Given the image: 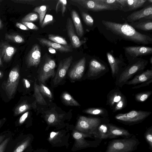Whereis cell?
I'll use <instances>...</instances> for the list:
<instances>
[{
	"label": "cell",
	"instance_id": "cell-25",
	"mask_svg": "<svg viewBox=\"0 0 152 152\" xmlns=\"http://www.w3.org/2000/svg\"><path fill=\"white\" fill-rule=\"evenodd\" d=\"M33 139L34 137L32 135L28 134L18 143L13 152H23L31 145Z\"/></svg>",
	"mask_w": 152,
	"mask_h": 152
},
{
	"label": "cell",
	"instance_id": "cell-33",
	"mask_svg": "<svg viewBox=\"0 0 152 152\" xmlns=\"http://www.w3.org/2000/svg\"><path fill=\"white\" fill-rule=\"evenodd\" d=\"M39 86L37 83L36 80H35L34 85V95L36 100L38 104L42 105H46V102L40 92Z\"/></svg>",
	"mask_w": 152,
	"mask_h": 152
},
{
	"label": "cell",
	"instance_id": "cell-52",
	"mask_svg": "<svg viewBox=\"0 0 152 152\" xmlns=\"http://www.w3.org/2000/svg\"><path fill=\"white\" fill-rule=\"evenodd\" d=\"M33 152H48V151L45 149H37Z\"/></svg>",
	"mask_w": 152,
	"mask_h": 152
},
{
	"label": "cell",
	"instance_id": "cell-54",
	"mask_svg": "<svg viewBox=\"0 0 152 152\" xmlns=\"http://www.w3.org/2000/svg\"><path fill=\"white\" fill-rule=\"evenodd\" d=\"M33 149L31 145L28 148L25 152H32Z\"/></svg>",
	"mask_w": 152,
	"mask_h": 152
},
{
	"label": "cell",
	"instance_id": "cell-37",
	"mask_svg": "<svg viewBox=\"0 0 152 152\" xmlns=\"http://www.w3.org/2000/svg\"><path fill=\"white\" fill-rule=\"evenodd\" d=\"M48 38L49 39L53 42L63 45H68L66 40L61 36L50 34L48 35Z\"/></svg>",
	"mask_w": 152,
	"mask_h": 152
},
{
	"label": "cell",
	"instance_id": "cell-3",
	"mask_svg": "<svg viewBox=\"0 0 152 152\" xmlns=\"http://www.w3.org/2000/svg\"><path fill=\"white\" fill-rule=\"evenodd\" d=\"M140 143L134 134L129 138L113 140L109 142L105 152H132Z\"/></svg>",
	"mask_w": 152,
	"mask_h": 152
},
{
	"label": "cell",
	"instance_id": "cell-47",
	"mask_svg": "<svg viewBox=\"0 0 152 152\" xmlns=\"http://www.w3.org/2000/svg\"><path fill=\"white\" fill-rule=\"evenodd\" d=\"M29 113V112L28 111L26 112L21 116L18 120V123L19 125H21L24 123L27 118Z\"/></svg>",
	"mask_w": 152,
	"mask_h": 152
},
{
	"label": "cell",
	"instance_id": "cell-8",
	"mask_svg": "<svg viewBox=\"0 0 152 152\" xmlns=\"http://www.w3.org/2000/svg\"><path fill=\"white\" fill-rule=\"evenodd\" d=\"M107 104L110 106L113 112H115L126 106V97L118 89H113L107 95Z\"/></svg>",
	"mask_w": 152,
	"mask_h": 152
},
{
	"label": "cell",
	"instance_id": "cell-2",
	"mask_svg": "<svg viewBox=\"0 0 152 152\" xmlns=\"http://www.w3.org/2000/svg\"><path fill=\"white\" fill-rule=\"evenodd\" d=\"M148 64L147 60L140 58L131 61L121 70L116 77L115 85L122 87L133 76L143 71Z\"/></svg>",
	"mask_w": 152,
	"mask_h": 152
},
{
	"label": "cell",
	"instance_id": "cell-55",
	"mask_svg": "<svg viewBox=\"0 0 152 152\" xmlns=\"http://www.w3.org/2000/svg\"><path fill=\"white\" fill-rule=\"evenodd\" d=\"M3 73L0 71V78H1L3 77Z\"/></svg>",
	"mask_w": 152,
	"mask_h": 152
},
{
	"label": "cell",
	"instance_id": "cell-21",
	"mask_svg": "<svg viewBox=\"0 0 152 152\" xmlns=\"http://www.w3.org/2000/svg\"><path fill=\"white\" fill-rule=\"evenodd\" d=\"M0 47V56L6 62L10 61L16 52V48L6 42L2 43Z\"/></svg>",
	"mask_w": 152,
	"mask_h": 152
},
{
	"label": "cell",
	"instance_id": "cell-7",
	"mask_svg": "<svg viewBox=\"0 0 152 152\" xmlns=\"http://www.w3.org/2000/svg\"><path fill=\"white\" fill-rule=\"evenodd\" d=\"M72 1L88 10L95 12L121 10L120 7L107 4L102 0H72Z\"/></svg>",
	"mask_w": 152,
	"mask_h": 152
},
{
	"label": "cell",
	"instance_id": "cell-45",
	"mask_svg": "<svg viewBox=\"0 0 152 152\" xmlns=\"http://www.w3.org/2000/svg\"><path fill=\"white\" fill-rule=\"evenodd\" d=\"M67 4V1L66 0H60L58 1L57 4V5L60 6L61 7L62 15L64 14L65 11Z\"/></svg>",
	"mask_w": 152,
	"mask_h": 152
},
{
	"label": "cell",
	"instance_id": "cell-39",
	"mask_svg": "<svg viewBox=\"0 0 152 152\" xmlns=\"http://www.w3.org/2000/svg\"><path fill=\"white\" fill-rule=\"evenodd\" d=\"M39 18L38 15L34 12L29 13L25 16L22 19L21 21L32 22L37 20Z\"/></svg>",
	"mask_w": 152,
	"mask_h": 152
},
{
	"label": "cell",
	"instance_id": "cell-1",
	"mask_svg": "<svg viewBox=\"0 0 152 152\" xmlns=\"http://www.w3.org/2000/svg\"><path fill=\"white\" fill-rule=\"evenodd\" d=\"M102 23L107 30L124 39L139 45H146L152 43L151 37L138 32L126 23H118L102 20Z\"/></svg>",
	"mask_w": 152,
	"mask_h": 152
},
{
	"label": "cell",
	"instance_id": "cell-12",
	"mask_svg": "<svg viewBox=\"0 0 152 152\" xmlns=\"http://www.w3.org/2000/svg\"><path fill=\"white\" fill-rule=\"evenodd\" d=\"M126 56L130 62L133 59L152 54V48L145 46H128L123 47Z\"/></svg>",
	"mask_w": 152,
	"mask_h": 152
},
{
	"label": "cell",
	"instance_id": "cell-35",
	"mask_svg": "<svg viewBox=\"0 0 152 152\" xmlns=\"http://www.w3.org/2000/svg\"><path fill=\"white\" fill-rule=\"evenodd\" d=\"M31 105L26 103H23L18 105L15 109L14 115L17 116L30 108Z\"/></svg>",
	"mask_w": 152,
	"mask_h": 152
},
{
	"label": "cell",
	"instance_id": "cell-28",
	"mask_svg": "<svg viewBox=\"0 0 152 152\" xmlns=\"http://www.w3.org/2000/svg\"><path fill=\"white\" fill-rule=\"evenodd\" d=\"M50 77H53L52 73L49 65L46 61L40 71L39 80L40 82L44 83Z\"/></svg>",
	"mask_w": 152,
	"mask_h": 152
},
{
	"label": "cell",
	"instance_id": "cell-36",
	"mask_svg": "<svg viewBox=\"0 0 152 152\" xmlns=\"http://www.w3.org/2000/svg\"><path fill=\"white\" fill-rule=\"evenodd\" d=\"M152 94L151 91H147L138 93L135 95V99L138 102H144L151 96Z\"/></svg>",
	"mask_w": 152,
	"mask_h": 152
},
{
	"label": "cell",
	"instance_id": "cell-26",
	"mask_svg": "<svg viewBox=\"0 0 152 152\" xmlns=\"http://www.w3.org/2000/svg\"><path fill=\"white\" fill-rule=\"evenodd\" d=\"M71 15L77 34L79 37H81L83 35L84 31L80 18L75 10L72 11Z\"/></svg>",
	"mask_w": 152,
	"mask_h": 152
},
{
	"label": "cell",
	"instance_id": "cell-34",
	"mask_svg": "<svg viewBox=\"0 0 152 152\" xmlns=\"http://www.w3.org/2000/svg\"><path fill=\"white\" fill-rule=\"evenodd\" d=\"M47 7L45 5L35 7L33 11L37 12L39 16V23L41 25L45 17L47 10Z\"/></svg>",
	"mask_w": 152,
	"mask_h": 152
},
{
	"label": "cell",
	"instance_id": "cell-15",
	"mask_svg": "<svg viewBox=\"0 0 152 152\" xmlns=\"http://www.w3.org/2000/svg\"><path fill=\"white\" fill-rule=\"evenodd\" d=\"M41 50L37 44L34 45L28 54L26 62L28 67L37 66L40 61Z\"/></svg>",
	"mask_w": 152,
	"mask_h": 152
},
{
	"label": "cell",
	"instance_id": "cell-42",
	"mask_svg": "<svg viewBox=\"0 0 152 152\" xmlns=\"http://www.w3.org/2000/svg\"><path fill=\"white\" fill-rule=\"evenodd\" d=\"M53 20V18L52 15L47 14L45 16L41 25V27L44 28L47 25L51 23Z\"/></svg>",
	"mask_w": 152,
	"mask_h": 152
},
{
	"label": "cell",
	"instance_id": "cell-53",
	"mask_svg": "<svg viewBox=\"0 0 152 152\" xmlns=\"http://www.w3.org/2000/svg\"><path fill=\"white\" fill-rule=\"evenodd\" d=\"M48 49L49 52L51 53L55 54L56 53V50L53 48L49 47Z\"/></svg>",
	"mask_w": 152,
	"mask_h": 152
},
{
	"label": "cell",
	"instance_id": "cell-18",
	"mask_svg": "<svg viewBox=\"0 0 152 152\" xmlns=\"http://www.w3.org/2000/svg\"><path fill=\"white\" fill-rule=\"evenodd\" d=\"M86 59L83 57L74 66L69 73V76L72 80L80 79L83 76L85 69Z\"/></svg>",
	"mask_w": 152,
	"mask_h": 152
},
{
	"label": "cell",
	"instance_id": "cell-30",
	"mask_svg": "<svg viewBox=\"0 0 152 152\" xmlns=\"http://www.w3.org/2000/svg\"><path fill=\"white\" fill-rule=\"evenodd\" d=\"M60 118L54 113H50L46 115L45 119L48 126H57L60 121Z\"/></svg>",
	"mask_w": 152,
	"mask_h": 152
},
{
	"label": "cell",
	"instance_id": "cell-4",
	"mask_svg": "<svg viewBox=\"0 0 152 152\" xmlns=\"http://www.w3.org/2000/svg\"><path fill=\"white\" fill-rule=\"evenodd\" d=\"M104 119L97 118L80 116L75 129L82 133L96 136L97 128L102 123L104 122Z\"/></svg>",
	"mask_w": 152,
	"mask_h": 152
},
{
	"label": "cell",
	"instance_id": "cell-27",
	"mask_svg": "<svg viewBox=\"0 0 152 152\" xmlns=\"http://www.w3.org/2000/svg\"><path fill=\"white\" fill-rule=\"evenodd\" d=\"M108 123L103 122L99 125L95 138L101 140L108 138L109 130Z\"/></svg>",
	"mask_w": 152,
	"mask_h": 152
},
{
	"label": "cell",
	"instance_id": "cell-17",
	"mask_svg": "<svg viewBox=\"0 0 152 152\" xmlns=\"http://www.w3.org/2000/svg\"><path fill=\"white\" fill-rule=\"evenodd\" d=\"M152 15V4H150L142 9L134 11L129 15L126 18L127 21L132 23L141 19Z\"/></svg>",
	"mask_w": 152,
	"mask_h": 152
},
{
	"label": "cell",
	"instance_id": "cell-14",
	"mask_svg": "<svg viewBox=\"0 0 152 152\" xmlns=\"http://www.w3.org/2000/svg\"><path fill=\"white\" fill-rule=\"evenodd\" d=\"M71 56L61 61L59 63L56 74L53 80L54 84L56 85L60 83L65 76L72 61Z\"/></svg>",
	"mask_w": 152,
	"mask_h": 152
},
{
	"label": "cell",
	"instance_id": "cell-31",
	"mask_svg": "<svg viewBox=\"0 0 152 152\" xmlns=\"http://www.w3.org/2000/svg\"><path fill=\"white\" fill-rule=\"evenodd\" d=\"M64 102L66 104L72 106H80V104L67 92H64L61 96Z\"/></svg>",
	"mask_w": 152,
	"mask_h": 152
},
{
	"label": "cell",
	"instance_id": "cell-16",
	"mask_svg": "<svg viewBox=\"0 0 152 152\" xmlns=\"http://www.w3.org/2000/svg\"><path fill=\"white\" fill-rule=\"evenodd\" d=\"M66 28L68 36L73 48H79L86 42V40H80L76 35L72 21L69 18L67 20Z\"/></svg>",
	"mask_w": 152,
	"mask_h": 152
},
{
	"label": "cell",
	"instance_id": "cell-11",
	"mask_svg": "<svg viewBox=\"0 0 152 152\" xmlns=\"http://www.w3.org/2000/svg\"><path fill=\"white\" fill-rule=\"evenodd\" d=\"M109 71L107 65L104 63L95 58L91 59L89 65L87 77L97 79Z\"/></svg>",
	"mask_w": 152,
	"mask_h": 152
},
{
	"label": "cell",
	"instance_id": "cell-58",
	"mask_svg": "<svg viewBox=\"0 0 152 152\" xmlns=\"http://www.w3.org/2000/svg\"><path fill=\"white\" fill-rule=\"evenodd\" d=\"M3 120H0V128L3 122Z\"/></svg>",
	"mask_w": 152,
	"mask_h": 152
},
{
	"label": "cell",
	"instance_id": "cell-9",
	"mask_svg": "<svg viewBox=\"0 0 152 152\" xmlns=\"http://www.w3.org/2000/svg\"><path fill=\"white\" fill-rule=\"evenodd\" d=\"M70 133L68 130L65 129L51 132L47 140L54 147L65 146L68 148L69 145V139Z\"/></svg>",
	"mask_w": 152,
	"mask_h": 152
},
{
	"label": "cell",
	"instance_id": "cell-56",
	"mask_svg": "<svg viewBox=\"0 0 152 152\" xmlns=\"http://www.w3.org/2000/svg\"><path fill=\"white\" fill-rule=\"evenodd\" d=\"M2 21L0 19V29L2 28Z\"/></svg>",
	"mask_w": 152,
	"mask_h": 152
},
{
	"label": "cell",
	"instance_id": "cell-19",
	"mask_svg": "<svg viewBox=\"0 0 152 152\" xmlns=\"http://www.w3.org/2000/svg\"><path fill=\"white\" fill-rule=\"evenodd\" d=\"M108 125L109 130L108 138L113 139L120 137L127 138L130 137L133 135L131 134L127 130L109 123Z\"/></svg>",
	"mask_w": 152,
	"mask_h": 152
},
{
	"label": "cell",
	"instance_id": "cell-41",
	"mask_svg": "<svg viewBox=\"0 0 152 152\" xmlns=\"http://www.w3.org/2000/svg\"><path fill=\"white\" fill-rule=\"evenodd\" d=\"M81 15L85 24L88 26H92L94 24V20L92 17L89 14L82 12Z\"/></svg>",
	"mask_w": 152,
	"mask_h": 152
},
{
	"label": "cell",
	"instance_id": "cell-20",
	"mask_svg": "<svg viewBox=\"0 0 152 152\" xmlns=\"http://www.w3.org/2000/svg\"><path fill=\"white\" fill-rule=\"evenodd\" d=\"M152 79V69H148L135 75L125 84L135 85L146 82Z\"/></svg>",
	"mask_w": 152,
	"mask_h": 152
},
{
	"label": "cell",
	"instance_id": "cell-43",
	"mask_svg": "<svg viewBox=\"0 0 152 152\" xmlns=\"http://www.w3.org/2000/svg\"><path fill=\"white\" fill-rule=\"evenodd\" d=\"M46 61L49 65L53 77L54 76L55 74L54 69L56 65L55 62L53 59L49 58H48Z\"/></svg>",
	"mask_w": 152,
	"mask_h": 152
},
{
	"label": "cell",
	"instance_id": "cell-46",
	"mask_svg": "<svg viewBox=\"0 0 152 152\" xmlns=\"http://www.w3.org/2000/svg\"><path fill=\"white\" fill-rule=\"evenodd\" d=\"M22 23L29 29L34 30L39 29L38 27L32 22L22 21Z\"/></svg>",
	"mask_w": 152,
	"mask_h": 152
},
{
	"label": "cell",
	"instance_id": "cell-49",
	"mask_svg": "<svg viewBox=\"0 0 152 152\" xmlns=\"http://www.w3.org/2000/svg\"><path fill=\"white\" fill-rule=\"evenodd\" d=\"M15 25L17 27L21 30H28L29 29L26 26L21 23H16Z\"/></svg>",
	"mask_w": 152,
	"mask_h": 152
},
{
	"label": "cell",
	"instance_id": "cell-40",
	"mask_svg": "<svg viewBox=\"0 0 152 152\" xmlns=\"http://www.w3.org/2000/svg\"><path fill=\"white\" fill-rule=\"evenodd\" d=\"M39 89L41 94L50 99L53 98V95L50 89L43 84L41 83L39 86Z\"/></svg>",
	"mask_w": 152,
	"mask_h": 152
},
{
	"label": "cell",
	"instance_id": "cell-51",
	"mask_svg": "<svg viewBox=\"0 0 152 152\" xmlns=\"http://www.w3.org/2000/svg\"><path fill=\"white\" fill-rule=\"evenodd\" d=\"M6 137L5 134H3L0 135V144L4 140Z\"/></svg>",
	"mask_w": 152,
	"mask_h": 152
},
{
	"label": "cell",
	"instance_id": "cell-38",
	"mask_svg": "<svg viewBox=\"0 0 152 152\" xmlns=\"http://www.w3.org/2000/svg\"><path fill=\"white\" fill-rule=\"evenodd\" d=\"M146 141L149 145V149L152 150V126L148 128L144 134Z\"/></svg>",
	"mask_w": 152,
	"mask_h": 152
},
{
	"label": "cell",
	"instance_id": "cell-5",
	"mask_svg": "<svg viewBox=\"0 0 152 152\" xmlns=\"http://www.w3.org/2000/svg\"><path fill=\"white\" fill-rule=\"evenodd\" d=\"M151 113L147 111L132 110L125 113H119L115 116L118 121L126 125H132L141 123Z\"/></svg>",
	"mask_w": 152,
	"mask_h": 152
},
{
	"label": "cell",
	"instance_id": "cell-13",
	"mask_svg": "<svg viewBox=\"0 0 152 152\" xmlns=\"http://www.w3.org/2000/svg\"><path fill=\"white\" fill-rule=\"evenodd\" d=\"M107 57L111 71L112 76L116 77L121 70L126 66L122 57H115L113 55V51L107 52Z\"/></svg>",
	"mask_w": 152,
	"mask_h": 152
},
{
	"label": "cell",
	"instance_id": "cell-57",
	"mask_svg": "<svg viewBox=\"0 0 152 152\" xmlns=\"http://www.w3.org/2000/svg\"><path fill=\"white\" fill-rule=\"evenodd\" d=\"M150 62L151 65L152 64V57L151 56L150 59Z\"/></svg>",
	"mask_w": 152,
	"mask_h": 152
},
{
	"label": "cell",
	"instance_id": "cell-24",
	"mask_svg": "<svg viewBox=\"0 0 152 152\" xmlns=\"http://www.w3.org/2000/svg\"><path fill=\"white\" fill-rule=\"evenodd\" d=\"M147 0H125L122 10L128 12L143 7Z\"/></svg>",
	"mask_w": 152,
	"mask_h": 152
},
{
	"label": "cell",
	"instance_id": "cell-59",
	"mask_svg": "<svg viewBox=\"0 0 152 152\" xmlns=\"http://www.w3.org/2000/svg\"><path fill=\"white\" fill-rule=\"evenodd\" d=\"M2 63L1 58L0 57V66L2 65Z\"/></svg>",
	"mask_w": 152,
	"mask_h": 152
},
{
	"label": "cell",
	"instance_id": "cell-23",
	"mask_svg": "<svg viewBox=\"0 0 152 152\" xmlns=\"http://www.w3.org/2000/svg\"><path fill=\"white\" fill-rule=\"evenodd\" d=\"M130 25L134 28L145 31H151L152 20L143 18L136 21L131 23Z\"/></svg>",
	"mask_w": 152,
	"mask_h": 152
},
{
	"label": "cell",
	"instance_id": "cell-60",
	"mask_svg": "<svg viewBox=\"0 0 152 152\" xmlns=\"http://www.w3.org/2000/svg\"><path fill=\"white\" fill-rule=\"evenodd\" d=\"M147 1L148 2L150 3L151 4H152V0H147Z\"/></svg>",
	"mask_w": 152,
	"mask_h": 152
},
{
	"label": "cell",
	"instance_id": "cell-48",
	"mask_svg": "<svg viewBox=\"0 0 152 152\" xmlns=\"http://www.w3.org/2000/svg\"><path fill=\"white\" fill-rule=\"evenodd\" d=\"M152 82V79L146 82L140 83L136 86L133 87L132 88L133 89H137L142 87H144L149 85Z\"/></svg>",
	"mask_w": 152,
	"mask_h": 152
},
{
	"label": "cell",
	"instance_id": "cell-50",
	"mask_svg": "<svg viewBox=\"0 0 152 152\" xmlns=\"http://www.w3.org/2000/svg\"><path fill=\"white\" fill-rule=\"evenodd\" d=\"M23 80L26 88H29L30 87V83L25 78H23Z\"/></svg>",
	"mask_w": 152,
	"mask_h": 152
},
{
	"label": "cell",
	"instance_id": "cell-44",
	"mask_svg": "<svg viewBox=\"0 0 152 152\" xmlns=\"http://www.w3.org/2000/svg\"><path fill=\"white\" fill-rule=\"evenodd\" d=\"M10 140V137L5 138L0 144V152H4Z\"/></svg>",
	"mask_w": 152,
	"mask_h": 152
},
{
	"label": "cell",
	"instance_id": "cell-22",
	"mask_svg": "<svg viewBox=\"0 0 152 152\" xmlns=\"http://www.w3.org/2000/svg\"><path fill=\"white\" fill-rule=\"evenodd\" d=\"M40 42L43 45L53 48L55 50L63 52H71L72 50L70 46L61 45L44 38L38 39Z\"/></svg>",
	"mask_w": 152,
	"mask_h": 152
},
{
	"label": "cell",
	"instance_id": "cell-29",
	"mask_svg": "<svg viewBox=\"0 0 152 152\" xmlns=\"http://www.w3.org/2000/svg\"><path fill=\"white\" fill-rule=\"evenodd\" d=\"M86 113L93 115L101 116L106 117L108 116V112L107 110L101 107H92L88 108L83 110Z\"/></svg>",
	"mask_w": 152,
	"mask_h": 152
},
{
	"label": "cell",
	"instance_id": "cell-61",
	"mask_svg": "<svg viewBox=\"0 0 152 152\" xmlns=\"http://www.w3.org/2000/svg\"></svg>",
	"mask_w": 152,
	"mask_h": 152
},
{
	"label": "cell",
	"instance_id": "cell-10",
	"mask_svg": "<svg viewBox=\"0 0 152 152\" xmlns=\"http://www.w3.org/2000/svg\"><path fill=\"white\" fill-rule=\"evenodd\" d=\"M20 71L18 65L14 67L10 71L7 82L5 86V90L9 99L14 96L19 82Z\"/></svg>",
	"mask_w": 152,
	"mask_h": 152
},
{
	"label": "cell",
	"instance_id": "cell-32",
	"mask_svg": "<svg viewBox=\"0 0 152 152\" xmlns=\"http://www.w3.org/2000/svg\"><path fill=\"white\" fill-rule=\"evenodd\" d=\"M5 38L7 40L15 43H21L25 42L23 37L16 33L6 34L5 35Z\"/></svg>",
	"mask_w": 152,
	"mask_h": 152
},
{
	"label": "cell",
	"instance_id": "cell-6",
	"mask_svg": "<svg viewBox=\"0 0 152 152\" xmlns=\"http://www.w3.org/2000/svg\"><path fill=\"white\" fill-rule=\"evenodd\" d=\"M72 135L75 141L71 149L73 151L88 148L96 147L101 141L99 139L94 141L86 140L85 139L86 138L91 137L92 136L80 132L75 129L72 130Z\"/></svg>",
	"mask_w": 152,
	"mask_h": 152
}]
</instances>
